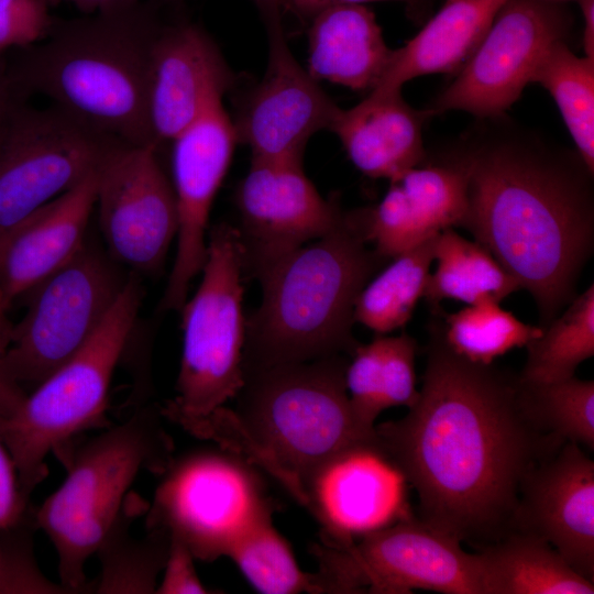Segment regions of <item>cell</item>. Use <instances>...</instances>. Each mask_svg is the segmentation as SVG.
<instances>
[{
  "label": "cell",
  "instance_id": "6da1fadb",
  "mask_svg": "<svg viewBox=\"0 0 594 594\" xmlns=\"http://www.w3.org/2000/svg\"><path fill=\"white\" fill-rule=\"evenodd\" d=\"M430 332L418 398L375 425L376 441L417 492L419 520L481 548L513 531L525 476L564 442L525 414L518 377L453 352L440 322Z\"/></svg>",
  "mask_w": 594,
  "mask_h": 594
},
{
  "label": "cell",
  "instance_id": "7a4b0ae2",
  "mask_svg": "<svg viewBox=\"0 0 594 594\" xmlns=\"http://www.w3.org/2000/svg\"><path fill=\"white\" fill-rule=\"evenodd\" d=\"M486 119L451 158L466 178L460 227L529 292L544 327L576 296L593 252V174L578 152Z\"/></svg>",
  "mask_w": 594,
  "mask_h": 594
},
{
  "label": "cell",
  "instance_id": "3957f363",
  "mask_svg": "<svg viewBox=\"0 0 594 594\" xmlns=\"http://www.w3.org/2000/svg\"><path fill=\"white\" fill-rule=\"evenodd\" d=\"M344 354L280 364L244 374L235 409L173 422L216 441L273 476L304 506V483L324 461L376 435L362 428L346 394Z\"/></svg>",
  "mask_w": 594,
  "mask_h": 594
},
{
  "label": "cell",
  "instance_id": "277c9868",
  "mask_svg": "<svg viewBox=\"0 0 594 594\" xmlns=\"http://www.w3.org/2000/svg\"><path fill=\"white\" fill-rule=\"evenodd\" d=\"M165 3L173 2L139 0L55 21L42 41L22 48L8 75L24 96L42 95L125 144L156 147L147 117L148 73Z\"/></svg>",
  "mask_w": 594,
  "mask_h": 594
},
{
  "label": "cell",
  "instance_id": "5b68a950",
  "mask_svg": "<svg viewBox=\"0 0 594 594\" xmlns=\"http://www.w3.org/2000/svg\"><path fill=\"white\" fill-rule=\"evenodd\" d=\"M367 243L362 209L346 211L333 230L258 273L262 300L245 319L244 374L353 353L355 299L385 261Z\"/></svg>",
  "mask_w": 594,
  "mask_h": 594
},
{
  "label": "cell",
  "instance_id": "8992f818",
  "mask_svg": "<svg viewBox=\"0 0 594 594\" xmlns=\"http://www.w3.org/2000/svg\"><path fill=\"white\" fill-rule=\"evenodd\" d=\"M162 416L161 409L144 408L85 442L68 459L64 482L34 513L56 550L68 593L88 590L87 561L118 520L139 473L163 474L174 460Z\"/></svg>",
  "mask_w": 594,
  "mask_h": 594
},
{
  "label": "cell",
  "instance_id": "52a82bcc",
  "mask_svg": "<svg viewBox=\"0 0 594 594\" xmlns=\"http://www.w3.org/2000/svg\"><path fill=\"white\" fill-rule=\"evenodd\" d=\"M142 287L131 273L90 339L6 416L0 438L15 465L25 499L47 474L45 459L61 454L81 432L108 426L106 410L114 370L134 328Z\"/></svg>",
  "mask_w": 594,
  "mask_h": 594
},
{
  "label": "cell",
  "instance_id": "ba28073f",
  "mask_svg": "<svg viewBox=\"0 0 594 594\" xmlns=\"http://www.w3.org/2000/svg\"><path fill=\"white\" fill-rule=\"evenodd\" d=\"M243 248L239 229L211 228L201 282L180 309L183 350L168 420L204 417L234 399L244 384Z\"/></svg>",
  "mask_w": 594,
  "mask_h": 594
},
{
  "label": "cell",
  "instance_id": "9c48e42d",
  "mask_svg": "<svg viewBox=\"0 0 594 594\" xmlns=\"http://www.w3.org/2000/svg\"><path fill=\"white\" fill-rule=\"evenodd\" d=\"M129 276L86 241L73 258L24 295L23 317L3 333L0 380L20 393L23 386L35 388L90 339Z\"/></svg>",
  "mask_w": 594,
  "mask_h": 594
},
{
  "label": "cell",
  "instance_id": "30bf717a",
  "mask_svg": "<svg viewBox=\"0 0 594 594\" xmlns=\"http://www.w3.org/2000/svg\"><path fill=\"white\" fill-rule=\"evenodd\" d=\"M310 553L315 594H484L477 553L411 516L350 543L320 540Z\"/></svg>",
  "mask_w": 594,
  "mask_h": 594
},
{
  "label": "cell",
  "instance_id": "8fae6325",
  "mask_svg": "<svg viewBox=\"0 0 594 594\" xmlns=\"http://www.w3.org/2000/svg\"><path fill=\"white\" fill-rule=\"evenodd\" d=\"M256 466L220 448L174 459L163 472L147 528H162L195 559L212 562L262 517L273 514Z\"/></svg>",
  "mask_w": 594,
  "mask_h": 594
},
{
  "label": "cell",
  "instance_id": "7c38bea8",
  "mask_svg": "<svg viewBox=\"0 0 594 594\" xmlns=\"http://www.w3.org/2000/svg\"><path fill=\"white\" fill-rule=\"evenodd\" d=\"M122 141L22 99L0 125V238L99 169Z\"/></svg>",
  "mask_w": 594,
  "mask_h": 594
},
{
  "label": "cell",
  "instance_id": "4fadbf2b",
  "mask_svg": "<svg viewBox=\"0 0 594 594\" xmlns=\"http://www.w3.org/2000/svg\"><path fill=\"white\" fill-rule=\"evenodd\" d=\"M571 22L556 0H506L472 56L425 111L503 116L531 84L546 52L566 40Z\"/></svg>",
  "mask_w": 594,
  "mask_h": 594
},
{
  "label": "cell",
  "instance_id": "5bb4252c",
  "mask_svg": "<svg viewBox=\"0 0 594 594\" xmlns=\"http://www.w3.org/2000/svg\"><path fill=\"white\" fill-rule=\"evenodd\" d=\"M108 254L133 274L158 272L176 239L172 182L153 145L121 144L97 174L96 205Z\"/></svg>",
  "mask_w": 594,
  "mask_h": 594
},
{
  "label": "cell",
  "instance_id": "9a60e30c",
  "mask_svg": "<svg viewBox=\"0 0 594 594\" xmlns=\"http://www.w3.org/2000/svg\"><path fill=\"white\" fill-rule=\"evenodd\" d=\"M244 273L254 278L283 255L333 230L344 211L323 198L302 161L255 160L235 193Z\"/></svg>",
  "mask_w": 594,
  "mask_h": 594
},
{
  "label": "cell",
  "instance_id": "2e32d148",
  "mask_svg": "<svg viewBox=\"0 0 594 594\" xmlns=\"http://www.w3.org/2000/svg\"><path fill=\"white\" fill-rule=\"evenodd\" d=\"M265 26L267 65L232 120L238 143L248 145L255 160L302 161L309 139L331 131L341 108L297 62L283 22Z\"/></svg>",
  "mask_w": 594,
  "mask_h": 594
},
{
  "label": "cell",
  "instance_id": "e0dca14e",
  "mask_svg": "<svg viewBox=\"0 0 594 594\" xmlns=\"http://www.w3.org/2000/svg\"><path fill=\"white\" fill-rule=\"evenodd\" d=\"M222 100L210 103L170 142L178 230L175 260L160 305L164 311L183 308L190 283L206 261L210 210L238 143Z\"/></svg>",
  "mask_w": 594,
  "mask_h": 594
},
{
  "label": "cell",
  "instance_id": "ac0fdd59",
  "mask_svg": "<svg viewBox=\"0 0 594 594\" xmlns=\"http://www.w3.org/2000/svg\"><path fill=\"white\" fill-rule=\"evenodd\" d=\"M403 475L375 443L348 448L304 483V507L321 527V541L345 544L410 517Z\"/></svg>",
  "mask_w": 594,
  "mask_h": 594
},
{
  "label": "cell",
  "instance_id": "d6986e66",
  "mask_svg": "<svg viewBox=\"0 0 594 594\" xmlns=\"http://www.w3.org/2000/svg\"><path fill=\"white\" fill-rule=\"evenodd\" d=\"M514 530L544 539L594 582V462L578 443L565 441L525 476Z\"/></svg>",
  "mask_w": 594,
  "mask_h": 594
},
{
  "label": "cell",
  "instance_id": "ffe728a7",
  "mask_svg": "<svg viewBox=\"0 0 594 594\" xmlns=\"http://www.w3.org/2000/svg\"><path fill=\"white\" fill-rule=\"evenodd\" d=\"M233 84L232 70L206 30L190 21L163 22L152 47L147 92L156 147L172 142Z\"/></svg>",
  "mask_w": 594,
  "mask_h": 594
},
{
  "label": "cell",
  "instance_id": "44dd1931",
  "mask_svg": "<svg viewBox=\"0 0 594 594\" xmlns=\"http://www.w3.org/2000/svg\"><path fill=\"white\" fill-rule=\"evenodd\" d=\"M98 170L0 238V345L13 302L64 266L86 243Z\"/></svg>",
  "mask_w": 594,
  "mask_h": 594
},
{
  "label": "cell",
  "instance_id": "7402d4cb",
  "mask_svg": "<svg viewBox=\"0 0 594 594\" xmlns=\"http://www.w3.org/2000/svg\"><path fill=\"white\" fill-rule=\"evenodd\" d=\"M428 118L404 100L402 90H371L354 107L341 109L331 132L360 172L391 182L425 161L422 124Z\"/></svg>",
  "mask_w": 594,
  "mask_h": 594
},
{
  "label": "cell",
  "instance_id": "603a6c76",
  "mask_svg": "<svg viewBox=\"0 0 594 594\" xmlns=\"http://www.w3.org/2000/svg\"><path fill=\"white\" fill-rule=\"evenodd\" d=\"M308 31V68L317 80L372 90L393 50L365 4L340 3L318 12Z\"/></svg>",
  "mask_w": 594,
  "mask_h": 594
},
{
  "label": "cell",
  "instance_id": "cb8c5ba5",
  "mask_svg": "<svg viewBox=\"0 0 594 594\" xmlns=\"http://www.w3.org/2000/svg\"><path fill=\"white\" fill-rule=\"evenodd\" d=\"M506 0H446L404 46L393 50L372 90H402L413 78L457 74L472 56Z\"/></svg>",
  "mask_w": 594,
  "mask_h": 594
},
{
  "label": "cell",
  "instance_id": "d4e9b609",
  "mask_svg": "<svg viewBox=\"0 0 594 594\" xmlns=\"http://www.w3.org/2000/svg\"><path fill=\"white\" fill-rule=\"evenodd\" d=\"M484 594H593L594 582L576 573L544 539L514 530L476 551Z\"/></svg>",
  "mask_w": 594,
  "mask_h": 594
},
{
  "label": "cell",
  "instance_id": "484cf974",
  "mask_svg": "<svg viewBox=\"0 0 594 594\" xmlns=\"http://www.w3.org/2000/svg\"><path fill=\"white\" fill-rule=\"evenodd\" d=\"M437 267L429 274L424 297L438 307L444 299L474 305L485 300L501 302L520 289L482 244L448 228L435 238Z\"/></svg>",
  "mask_w": 594,
  "mask_h": 594
},
{
  "label": "cell",
  "instance_id": "4316f807",
  "mask_svg": "<svg viewBox=\"0 0 594 594\" xmlns=\"http://www.w3.org/2000/svg\"><path fill=\"white\" fill-rule=\"evenodd\" d=\"M435 238L392 258L375 278L367 282L354 304V322L377 334L403 328L424 297L430 265L435 260Z\"/></svg>",
  "mask_w": 594,
  "mask_h": 594
},
{
  "label": "cell",
  "instance_id": "83f0119b",
  "mask_svg": "<svg viewBox=\"0 0 594 594\" xmlns=\"http://www.w3.org/2000/svg\"><path fill=\"white\" fill-rule=\"evenodd\" d=\"M131 510L125 504L118 520L97 550L100 561L95 593L152 594L156 592L170 547L162 528H147L142 538L130 534Z\"/></svg>",
  "mask_w": 594,
  "mask_h": 594
},
{
  "label": "cell",
  "instance_id": "f1b7e54d",
  "mask_svg": "<svg viewBox=\"0 0 594 594\" xmlns=\"http://www.w3.org/2000/svg\"><path fill=\"white\" fill-rule=\"evenodd\" d=\"M527 359L519 380L549 383L570 378L594 355V286L576 295L526 344Z\"/></svg>",
  "mask_w": 594,
  "mask_h": 594
},
{
  "label": "cell",
  "instance_id": "f546056e",
  "mask_svg": "<svg viewBox=\"0 0 594 594\" xmlns=\"http://www.w3.org/2000/svg\"><path fill=\"white\" fill-rule=\"evenodd\" d=\"M531 82L550 92L578 154L594 174V59L578 56L565 41H559L539 62Z\"/></svg>",
  "mask_w": 594,
  "mask_h": 594
},
{
  "label": "cell",
  "instance_id": "4dcf8cb0",
  "mask_svg": "<svg viewBox=\"0 0 594 594\" xmlns=\"http://www.w3.org/2000/svg\"><path fill=\"white\" fill-rule=\"evenodd\" d=\"M499 304L485 300L446 314L440 324L447 345L471 362L492 364L496 358L526 346L541 334L542 327L522 322Z\"/></svg>",
  "mask_w": 594,
  "mask_h": 594
},
{
  "label": "cell",
  "instance_id": "1f68e13d",
  "mask_svg": "<svg viewBox=\"0 0 594 594\" xmlns=\"http://www.w3.org/2000/svg\"><path fill=\"white\" fill-rule=\"evenodd\" d=\"M525 414L542 431L559 440L594 449V382L575 375L549 383L518 378Z\"/></svg>",
  "mask_w": 594,
  "mask_h": 594
},
{
  "label": "cell",
  "instance_id": "d6a6232c",
  "mask_svg": "<svg viewBox=\"0 0 594 594\" xmlns=\"http://www.w3.org/2000/svg\"><path fill=\"white\" fill-rule=\"evenodd\" d=\"M272 515L256 521L228 556L249 583L263 594H314V575L304 572L287 540L276 530Z\"/></svg>",
  "mask_w": 594,
  "mask_h": 594
},
{
  "label": "cell",
  "instance_id": "836d02e7",
  "mask_svg": "<svg viewBox=\"0 0 594 594\" xmlns=\"http://www.w3.org/2000/svg\"><path fill=\"white\" fill-rule=\"evenodd\" d=\"M391 182L400 186L432 235L461 226L468 207L466 178L454 161L441 165H419Z\"/></svg>",
  "mask_w": 594,
  "mask_h": 594
},
{
  "label": "cell",
  "instance_id": "e575fe53",
  "mask_svg": "<svg viewBox=\"0 0 594 594\" xmlns=\"http://www.w3.org/2000/svg\"><path fill=\"white\" fill-rule=\"evenodd\" d=\"M383 334L367 344H358L348 362L344 383L354 418L367 431H374L382 408Z\"/></svg>",
  "mask_w": 594,
  "mask_h": 594
},
{
  "label": "cell",
  "instance_id": "d590c367",
  "mask_svg": "<svg viewBox=\"0 0 594 594\" xmlns=\"http://www.w3.org/2000/svg\"><path fill=\"white\" fill-rule=\"evenodd\" d=\"M382 338V408H409L419 395L415 371L417 342L407 333Z\"/></svg>",
  "mask_w": 594,
  "mask_h": 594
},
{
  "label": "cell",
  "instance_id": "8d00e7d4",
  "mask_svg": "<svg viewBox=\"0 0 594 594\" xmlns=\"http://www.w3.org/2000/svg\"><path fill=\"white\" fill-rule=\"evenodd\" d=\"M54 22L48 0H0V52L42 41Z\"/></svg>",
  "mask_w": 594,
  "mask_h": 594
},
{
  "label": "cell",
  "instance_id": "74e56055",
  "mask_svg": "<svg viewBox=\"0 0 594 594\" xmlns=\"http://www.w3.org/2000/svg\"><path fill=\"white\" fill-rule=\"evenodd\" d=\"M0 593H68L50 582L40 571L32 552L31 538L23 535L4 549L0 547Z\"/></svg>",
  "mask_w": 594,
  "mask_h": 594
},
{
  "label": "cell",
  "instance_id": "f35d334b",
  "mask_svg": "<svg viewBox=\"0 0 594 594\" xmlns=\"http://www.w3.org/2000/svg\"><path fill=\"white\" fill-rule=\"evenodd\" d=\"M194 556L180 541L170 538L166 563L158 582L157 594H202L210 591L200 581Z\"/></svg>",
  "mask_w": 594,
  "mask_h": 594
},
{
  "label": "cell",
  "instance_id": "ab89813d",
  "mask_svg": "<svg viewBox=\"0 0 594 594\" xmlns=\"http://www.w3.org/2000/svg\"><path fill=\"white\" fill-rule=\"evenodd\" d=\"M25 504L15 465L0 438V531L22 520Z\"/></svg>",
  "mask_w": 594,
  "mask_h": 594
},
{
  "label": "cell",
  "instance_id": "60d3db41",
  "mask_svg": "<svg viewBox=\"0 0 594 594\" xmlns=\"http://www.w3.org/2000/svg\"><path fill=\"white\" fill-rule=\"evenodd\" d=\"M375 1H414V0H286L285 12H292L301 21H310L321 10L340 3L365 4Z\"/></svg>",
  "mask_w": 594,
  "mask_h": 594
},
{
  "label": "cell",
  "instance_id": "b9f144b4",
  "mask_svg": "<svg viewBox=\"0 0 594 594\" xmlns=\"http://www.w3.org/2000/svg\"><path fill=\"white\" fill-rule=\"evenodd\" d=\"M22 97L24 95L11 81L7 67L0 66V125L13 105Z\"/></svg>",
  "mask_w": 594,
  "mask_h": 594
},
{
  "label": "cell",
  "instance_id": "7bdbcfd3",
  "mask_svg": "<svg viewBox=\"0 0 594 594\" xmlns=\"http://www.w3.org/2000/svg\"><path fill=\"white\" fill-rule=\"evenodd\" d=\"M584 56L594 59V0H581Z\"/></svg>",
  "mask_w": 594,
  "mask_h": 594
},
{
  "label": "cell",
  "instance_id": "ee69618b",
  "mask_svg": "<svg viewBox=\"0 0 594 594\" xmlns=\"http://www.w3.org/2000/svg\"><path fill=\"white\" fill-rule=\"evenodd\" d=\"M253 1L260 10L265 25L283 22L282 19H283V14L285 13L286 0H253Z\"/></svg>",
  "mask_w": 594,
  "mask_h": 594
},
{
  "label": "cell",
  "instance_id": "f6af8a7d",
  "mask_svg": "<svg viewBox=\"0 0 594 594\" xmlns=\"http://www.w3.org/2000/svg\"><path fill=\"white\" fill-rule=\"evenodd\" d=\"M69 2L85 12V14L94 13L99 10L135 2L139 0H63ZM168 2H175L177 0H165Z\"/></svg>",
  "mask_w": 594,
  "mask_h": 594
},
{
  "label": "cell",
  "instance_id": "bcb514c9",
  "mask_svg": "<svg viewBox=\"0 0 594 594\" xmlns=\"http://www.w3.org/2000/svg\"><path fill=\"white\" fill-rule=\"evenodd\" d=\"M19 398L20 394L0 380V416L8 414Z\"/></svg>",
  "mask_w": 594,
  "mask_h": 594
}]
</instances>
